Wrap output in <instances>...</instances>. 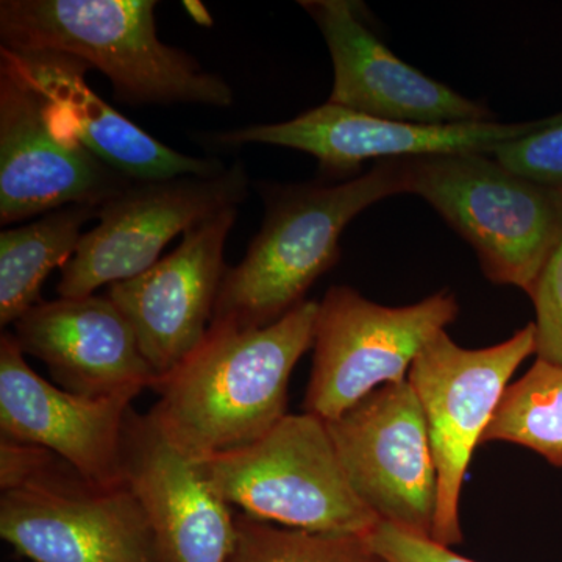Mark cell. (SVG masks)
I'll use <instances>...</instances> for the list:
<instances>
[{"instance_id": "cell-1", "label": "cell", "mask_w": 562, "mask_h": 562, "mask_svg": "<svg viewBox=\"0 0 562 562\" xmlns=\"http://www.w3.org/2000/svg\"><path fill=\"white\" fill-rule=\"evenodd\" d=\"M319 302L262 328L211 322L202 342L155 380L151 419L198 461L257 441L288 408L295 366L312 349Z\"/></svg>"}, {"instance_id": "cell-2", "label": "cell", "mask_w": 562, "mask_h": 562, "mask_svg": "<svg viewBox=\"0 0 562 562\" xmlns=\"http://www.w3.org/2000/svg\"><path fill=\"white\" fill-rule=\"evenodd\" d=\"M265 201L260 233L222 280L211 322L262 328L306 302V292L341 257V236L358 214L408 194L405 160L379 161L353 179L255 184Z\"/></svg>"}, {"instance_id": "cell-3", "label": "cell", "mask_w": 562, "mask_h": 562, "mask_svg": "<svg viewBox=\"0 0 562 562\" xmlns=\"http://www.w3.org/2000/svg\"><path fill=\"white\" fill-rule=\"evenodd\" d=\"M154 0H2V47L54 52L101 70L133 106L231 109V85L158 38Z\"/></svg>"}, {"instance_id": "cell-4", "label": "cell", "mask_w": 562, "mask_h": 562, "mask_svg": "<svg viewBox=\"0 0 562 562\" xmlns=\"http://www.w3.org/2000/svg\"><path fill=\"white\" fill-rule=\"evenodd\" d=\"M405 161L408 194L430 203L472 246L486 279L528 294L562 246V190L482 151Z\"/></svg>"}, {"instance_id": "cell-5", "label": "cell", "mask_w": 562, "mask_h": 562, "mask_svg": "<svg viewBox=\"0 0 562 562\" xmlns=\"http://www.w3.org/2000/svg\"><path fill=\"white\" fill-rule=\"evenodd\" d=\"M195 462L217 497L262 522L357 536L380 522L351 490L327 422L310 413L286 414L257 441Z\"/></svg>"}, {"instance_id": "cell-6", "label": "cell", "mask_w": 562, "mask_h": 562, "mask_svg": "<svg viewBox=\"0 0 562 562\" xmlns=\"http://www.w3.org/2000/svg\"><path fill=\"white\" fill-rule=\"evenodd\" d=\"M458 314L457 295L446 290L386 306L353 288L331 286L319 302L303 412L335 420L379 387L405 382L424 347Z\"/></svg>"}, {"instance_id": "cell-7", "label": "cell", "mask_w": 562, "mask_h": 562, "mask_svg": "<svg viewBox=\"0 0 562 562\" xmlns=\"http://www.w3.org/2000/svg\"><path fill=\"white\" fill-rule=\"evenodd\" d=\"M535 355V325L484 349H464L443 330L431 339L408 373L430 435L438 472V505L431 541L460 546L461 492L473 452L482 446L509 380Z\"/></svg>"}, {"instance_id": "cell-8", "label": "cell", "mask_w": 562, "mask_h": 562, "mask_svg": "<svg viewBox=\"0 0 562 562\" xmlns=\"http://www.w3.org/2000/svg\"><path fill=\"white\" fill-rule=\"evenodd\" d=\"M243 161L217 176L135 181L99 210V224L81 236L61 269L60 297L94 294L99 288L133 279L155 262L180 233L225 209H238L249 195Z\"/></svg>"}, {"instance_id": "cell-9", "label": "cell", "mask_w": 562, "mask_h": 562, "mask_svg": "<svg viewBox=\"0 0 562 562\" xmlns=\"http://www.w3.org/2000/svg\"><path fill=\"white\" fill-rule=\"evenodd\" d=\"M327 427L366 508L380 522L431 541L438 472L424 409L408 379L379 387Z\"/></svg>"}, {"instance_id": "cell-10", "label": "cell", "mask_w": 562, "mask_h": 562, "mask_svg": "<svg viewBox=\"0 0 562 562\" xmlns=\"http://www.w3.org/2000/svg\"><path fill=\"white\" fill-rule=\"evenodd\" d=\"M0 536L32 562H157L127 486H94L65 461L0 495Z\"/></svg>"}, {"instance_id": "cell-11", "label": "cell", "mask_w": 562, "mask_h": 562, "mask_svg": "<svg viewBox=\"0 0 562 562\" xmlns=\"http://www.w3.org/2000/svg\"><path fill=\"white\" fill-rule=\"evenodd\" d=\"M536 127L538 121L413 124L369 116L327 102L291 121L216 132L211 140L221 147L268 144L302 150L319 161L322 176L344 181L357 177L369 160H406L464 151L492 154L502 144L520 138Z\"/></svg>"}, {"instance_id": "cell-12", "label": "cell", "mask_w": 562, "mask_h": 562, "mask_svg": "<svg viewBox=\"0 0 562 562\" xmlns=\"http://www.w3.org/2000/svg\"><path fill=\"white\" fill-rule=\"evenodd\" d=\"M138 395L88 397L63 390L33 371L13 333L0 336V438L50 450L94 486H125L122 441Z\"/></svg>"}, {"instance_id": "cell-13", "label": "cell", "mask_w": 562, "mask_h": 562, "mask_svg": "<svg viewBox=\"0 0 562 562\" xmlns=\"http://www.w3.org/2000/svg\"><path fill=\"white\" fill-rule=\"evenodd\" d=\"M238 209H225L183 233V241L133 279L105 294L124 314L155 375L188 357L209 331L227 266L225 243Z\"/></svg>"}, {"instance_id": "cell-14", "label": "cell", "mask_w": 562, "mask_h": 562, "mask_svg": "<svg viewBox=\"0 0 562 562\" xmlns=\"http://www.w3.org/2000/svg\"><path fill=\"white\" fill-rule=\"evenodd\" d=\"M132 183L83 147L58 138L38 94L0 65V224L69 205L102 206Z\"/></svg>"}, {"instance_id": "cell-15", "label": "cell", "mask_w": 562, "mask_h": 562, "mask_svg": "<svg viewBox=\"0 0 562 562\" xmlns=\"http://www.w3.org/2000/svg\"><path fill=\"white\" fill-rule=\"evenodd\" d=\"M0 65L13 70L43 102L44 120L63 140L77 144L133 181L217 176L224 162L180 154L133 124L88 87L87 63L54 52L0 46Z\"/></svg>"}, {"instance_id": "cell-16", "label": "cell", "mask_w": 562, "mask_h": 562, "mask_svg": "<svg viewBox=\"0 0 562 562\" xmlns=\"http://www.w3.org/2000/svg\"><path fill=\"white\" fill-rule=\"evenodd\" d=\"M324 35L333 61L328 102L342 109L413 124L487 122L482 103L430 79L402 61L366 24L362 5L350 0L299 2Z\"/></svg>"}, {"instance_id": "cell-17", "label": "cell", "mask_w": 562, "mask_h": 562, "mask_svg": "<svg viewBox=\"0 0 562 562\" xmlns=\"http://www.w3.org/2000/svg\"><path fill=\"white\" fill-rule=\"evenodd\" d=\"M122 479L149 524L157 562L228 561L235 509L214 494L198 462L181 452L149 413H128Z\"/></svg>"}, {"instance_id": "cell-18", "label": "cell", "mask_w": 562, "mask_h": 562, "mask_svg": "<svg viewBox=\"0 0 562 562\" xmlns=\"http://www.w3.org/2000/svg\"><path fill=\"white\" fill-rule=\"evenodd\" d=\"M13 327L25 357L46 364L57 386L74 394H140L157 380L132 325L106 294L40 302Z\"/></svg>"}, {"instance_id": "cell-19", "label": "cell", "mask_w": 562, "mask_h": 562, "mask_svg": "<svg viewBox=\"0 0 562 562\" xmlns=\"http://www.w3.org/2000/svg\"><path fill=\"white\" fill-rule=\"evenodd\" d=\"M101 206L69 205L40 220L0 233V325L16 324L43 302L41 288L57 268L76 254L81 228L98 220Z\"/></svg>"}, {"instance_id": "cell-20", "label": "cell", "mask_w": 562, "mask_h": 562, "mask_svg": "<svg viewBox=\"0 0 562 562\" xmlns=\"http://www.w3.org/2000/svg\"><path fill=\"white\" fill-rule=\"evenodd\" d=\"M509 442L562 468V368L536 360L503 394L482 446Z\"/></svg>"}, {"instance_id": "cell-21", "label": "cell", "mask_w": 562, "mask_h": 562, "mask_svg": "<svg viewBox=\"0 0 562 562\" xmlns=\"http://www.w3.org/2000/svg\"><path fill=\"white\" fill-rule=\"evenodd\" d=\"M235 522L227 562H384L366 536L294 530L239 512Z\"/></svg>"}, {"instance_id": "cell-22", "label": "cell", "mask_w": 562, "mask_h": 562, "mask_svg": "<svg viewBox=\"0 0 562 562\" xmlns=\"http://www.w3.org/2000/svg\"><path fill=\"white\" fill-rule=\"evenodd\" d=\"M495 160L527 179L562 190V113L492 151Z\"/></svg>"}, {"instance_id": "cell-23", "label": "cell", "mask_w": 562, "mask_h": 562, "mask_svg": "<svg viewBox=\"0 0 562 562\" xmlns=\"http://www.w3.org/2000/svg\"><path fill=\"white\" fill-rule=\"evenodd\" d=\"M535 305L536 360L562 368V246L528 292Z\"/></svg>"}, {"instance_id": "cell-24", "label": "cell", "mask_w": 562, "mask_h": 562, "mask_svg": "<svg viewBox=\"0 0 562 562\" xmlns=\"http://www.w3.org/2000/svg\"><path fill=\"white\" fill-rule=\"evenodd\" d=\"M366 539L384 562H476L453 552L449 547L417 538L383 522L376 524Z\"/></svg>"}, {"instance_id": "cell-25", "label": "cell", "mask_w": 562, "mask_h": 562, "mask_svg": "<svg viewBox=\"0 0 562 562\" xmlns=\"http://www.w3.org/2000/svg\"><path fill=\"white\" fill-rule=\"evenodd\" d=\"M57 454L35 443L0 438V490H20L60 462Z\"/></svg>"}, {"instance_id": "cell-26", "label": "cell", "mask_w": 562, "mask_h": 562, "mask_svg": "<svg viewBox=\"0 0 562 562\" xmlns=\"http://www.w3.org/2000/svg\"><path fill=\"white\" fill-rule=\"evenodd\" d=\"M183 5H184V9L190 11L192 20H194L195 22H199V24H202V25L213 24V21H211L209 10H206L205 7H203L201 2H184Z\"/></svg>"}]
</instances>
